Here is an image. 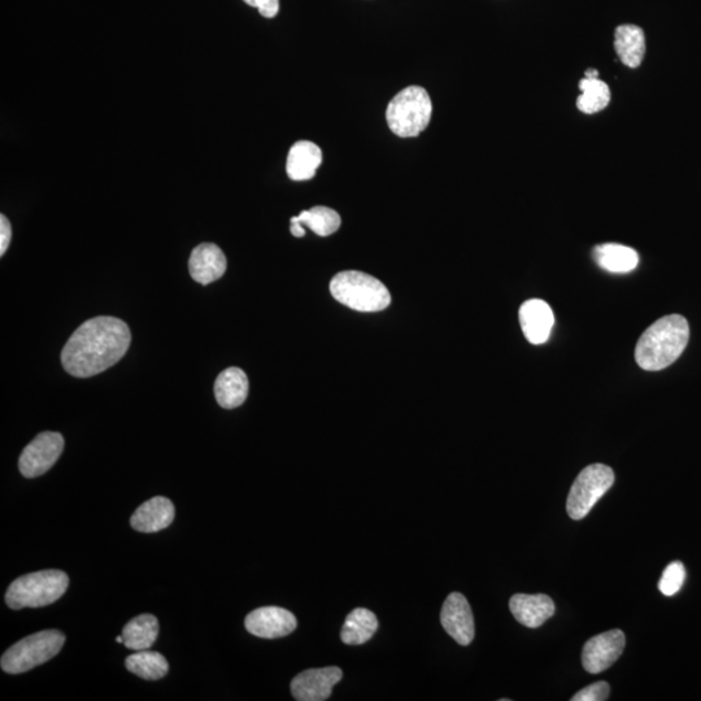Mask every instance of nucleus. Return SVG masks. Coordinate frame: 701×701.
<instances>
[{"instance_id":"nucleus-1","label":"nucleus","mask_w":701,"mask_h":701,"mask_svg":"<svg viewBox=\"0 0 701 701\" xmlns=\"http://www.w3.org/2000/svg\"><path fill=\"white\" fill-rule=\"evenodd\" d=\"M132 342L129 326L116 317L87 320L68 339L63 367L71 376H97L123 359Z\"/></svg>"},{"instance_id":"nucleus-2","label":"nucleus","mask_w":701,"mask_h":701,"mask_svg":"<svg viewBox=\"0 0 701 701\" xmlns=\"http://www.w3.org/2000/svg\"><path fill=\"white\" fill-rule=\"evenodd\" d=\"M690 339V326L681 315L665 316L657 320L639 338L635 347V360L648 372L668 368L686 350Z\"/></svg>"},{"instance_id":"nucleus-3","label":"nucleus","mask_w":701,"mask_h":701,"mask_svg":"<svg viewBox=\"0 0 701 701\" xmlns=\"http://www.w3.org/2000/svg\"><path fill=\"white\" fill-rule=\"evenodd\" d=\"M330 293L343 306L359 312H380L391 303L387 287L376 277L363 272L338 273L330 282Z\"/></svg>"},{"instance_id":"nucleus-4","label":"nucleus","mask_w":701,"mask_h":701,"mask_svg":"<svg viewBox=\"0 0 701 701\" xmlns=\"http://www.w3.org/2000/svg\"><path fill=\"white\" fill-rule=\"evenodd\" d=\"M69 587L62 570L50 569L26 574L8 587L6 603L11 609L41 608L58 602Z\"/></svg>"},{"instance_id":"nucleus-5","label":"nucleus","mask_w":701,"mask_h":701,"mask_svg":"<svg viewBox=\"0 0 701 701\" xmlns=\"http://www.w3.org/2000/svg\"><path fill=\"white\" fill-rule=\"evenodd\" d=\"M433 103L424 87L409 86L400 91L387 106V125L395 136L415 138L428 128Z\"/></svg>"},{"instance_id":"nucleus-6","label":"nucleus","mask_w":701,"mask_h":701,"mask_svg":"<svg viewBox=\"0 0 701 701\" xmlns=\"http://www.w3.org/2000/svg\"><path fill=\"white\" fill-rule=\"evenodd\" d=\"M64 643V634L58 630L39 631L8 648L0 665L8 674L29 672L58 655Z\"/></svg>"},{"instance_id":"nucleus-7","label":"nucleus","mask_w":701,"mask_h":701,"mask_svg":"<svg viewBox=\"0 0 701 701\" xmlns=\"http://www.w3.org/2000/svg\"><path fill=\"white\" fill-rule=\"evenodd\" d=\"M615 483V473L604 464H592L578 474L570 489L566 512L572 520H582L589 515L599 499Z\"/></svg>"},{"instance_id":"nucleus-8","label":"nucleus","mask_w":701,"mask_h":701,"mask_svg":"<svg viewBox=\"0 0 701 701\" xmlns=\"http://www.w3.org/2000/svg\"><path fill=\"white\" fill-rule=\"evenodd\" d=\"M64 450V438L62 434L45 431L37 435L32 442L24 448L20 456L19 469L26 478L43 476L54 467L56 461L62 456Z\"/></svg>"},{"instance_id":"nucleus-9","label":"nucleus","mask_w":701,"mask_h":701,"mask_svg":"<svg viewBox=\"0 0 701 701\" xmlns=\"http://www.w3.org/2000/svg\"><path fill=\"white\" fill-rule=\"evenodd\" d=\"M625 634L621 630L605 631L587 640L582 651V664L586 672L599 674L611 668L625 650Z\"/></svg>"},{"instance_id":"nucleus-10","label":"nucleus","mask_w":701,"mask_h":701,"mask_svg":"<svg viewBox=\"0 0 701 701\" xmlns=\"http://www.w3.org/2000/svg\"><path fill=\"white\" fill-rule=\"evenodd\" d=\"M343 672L338 666L308 669L291 682V692L298 701H324L332 695L333 687L341 681Z\"/></svg>"},{"instance_id":"nucleus-11","label":"nucleus","mask_w":701,"mask_h":701,"mask_svg":"<svg viewBox=\"0 0 701 701\" xmlns=\"http://www.w3.org/2000/svg\"><path fill=\"white\" fill-rule=\"evenodd\" d=\"M441 622L443 629L460 646H469L473 642L476 628H474L472 608L467 598L460 592H452L448 595L443 604Z\"/></svg>"},{"instance_id":"nucleus-12","label":"nucleus","mask_w":701,"mask_h":701,"mask_svg":"<svg viewBox=\"0 0 701 701\" xmlns=\"http://www.w3.org/2000/svg\"><path fill=\"white\" fill-rule=\"evenodd\" d=\"M245 626L248 633L255 637L276 639L293 633L298 621L287 609L263 607L255 609L246 617Z\"/></svg>"},{"instance_id":"nucleus-13","label":"nucleus","mask_w":701,"mask_h":701,"mask_svg":"<svg viewBox=\"0 0 701 701\" xmlns=\"http://www.w3.org/2000/svg\"><path fill=\"white\" fill-rule=\"evenodd\" d=\"M520 324L526 339L533 345H542L550 338L555 316L544 300L530 299L520 308Z\"/></svg>"},{"instance_id":"nucleus-14","label":"nucleus","mask_w":701,"mask_h":701,"mask_svg":"<svg viewBox=\"0 0 701 701\" xmlns=\"http://www.w3.org/2000/svg\"><path fill=\"white\" fill-rule=\"evenodd\" d=\"M226 258L219 246L202 243L191 252L189 260L190 276L203 286L220 280L226 272Z\"/></svg>"},{"instance_id":"nucleus-15","label":"nucleus","mask_w":701,"mask_h":701,"mask_svg":"<svg viewBox=\"0 0 701 701\" xmlns=\"http://www.w3.org/2000/svg\"><path fill=\"white\" fill-rule=\"evenodd\" d=\"M512 615L526 628L537 629L555 615V603L550 596L517 594L509 602Z\"/></svg>"},{"instance_id":"nucleus-16","label":"nucleus","mask_w":701,"mask_h":701,"mask_svg":"<svg viewBox=\"0 0 701 701\" xmlns=\"http://www.w3.org/2000/svg\"><path fill=\"white\" fill-rule=\"evenodd\" d=\"M174 505L171 500L164 496H155L134 512L130 518L133 529L141 533H156V531L167 529L174 520Z\"/></svg>"},{"instance_id":"nucleus-17","label":"nucleus","mask_w":701,"mask_h":701,"mask_svg":"<svg viewBox=\"0 0 701 701\" xmlns=\"http://www.w3.org/2000/svg\"><path fill=\"white\" fill-rule=\"evenodd\" d=\"M322 163V151L311 141L296 142L287 156L286 172L290 180L309 181Z\"/></svg>"},{"instance_id":"nucleus-18","label":"nucleus","mask_w":701,"mask_h":701,"mask_svg":"<svg viewBox=\"0 0 701 701\" xmlns=\"http://www.w3.org/2000/svg\"><path fill=\"white\" fill-rule=\"evenodd\" d=\"M248 378L239 368H228L220 373L215 383V396L222 408L234 409L246 402Z\"/></svg>"},{"instance_id":"nucleus-19","label":"nucleus","mask_w":701,"mask_h":701,"mask_svg":"<svg viewBox=\"0 0 701 701\" xmlns=\"http://www.w3.org/2000/svg\"><path fill=\"white\" fill-rule=\"evenodd\" d=\"M615 50L622 64L638 68L646 55V36L637 25H620L615 32Z\"/></svg>"},{"instance_id":"nucleus-20","label":"nucleus","mask_w":701,"mask_h":701,"mask_svg":"<svg viewBox=\"0 0 701 701\" xmlns=\"http://www.w3.org/2000/svg\"><path fill=\"white\" fill-rule=\"evenodd\" d=\"M594 259L600 268L616 274L633 272L639 264L637 251L617 243H605L595 247Z\"/></svg>"},{"instance_id":"nucleus-21","label":"nucleus","mask_w":701,"mask_h":701,"mask_svg":"<svg viewBox=\"0 0 701 701\" xmlns=\"http://www.w3.org/2000/svg\"><path fill=\"white\" fill-rule=\"evenodd\" d=\"M159 635L158 618L152 615H141L133 618L123 630L124 644L133 651L150 650Z\"/></svg>"},{"instance_id":"nucleus-22","label":"nucleus","mask_w":701,"mask_h":701,"mask_svg":"<svg viewBox=\"0 0 701 701\" xmlns=\"http://www.w3.org/2000/svg\"><path fill=\"white\" fill-rule=\"evenodd\" d=\"M378 629V620L373 612L365 608L354 609L343 625L341 639L350 646H360L373 638Z\"/></svg>"},{"instance_id":"nucleus-23","label":"nucleus","mask_w":701,"mask_h":701,"mask_svg":"<svg viewBox=\"0 0 701 701\" xmlns=\"http://www.w3.org/2000/svg\"><path fill=\"white\" fill-rule=\"evenodd\" d=\"M291 224L307 226L313 233L320 237H329L341 228L342 220L337 211L332 208L317 206L311 210L303 211L300 215L290 220Z\"/></svg>"},{"instance_id":"nucleus-24","label":"nucleus","mask_w":701,"mask_h":701,"mask_svg":"<svg viewBox=\"0 0 701 701\" xmlns=\"http://www.w3.org/2000/svg\"><path fill=\"white\" fill-rule=\"evenodd\" d=\"M129 672L147 681H158L167 676L169 664L161 653L154 651H137L125 661Z\"/></svg>"},{"instance_id":"nucleus-25","label":"nucleus","mask_w":701,"mask_h":701,"mask_svg":"<svg viewBox=\"0 0 701 701\" xmlns=\"http://www.w3.org/2000/svg\"><path fill=\"white\" fill-rule=\"evenodd\" d=\"M581 97L577 99L578 110L586 115H594L603 111L611 102V90L599 78H583L579 82Z\"/></svg>"},{"instance_id":"nucleus-26","label":"nucleus","mask_w":701,"mask_h":701,"mask_svg":"<svg viewBox=\"0 0 701 701\" xmlns=\"http://www.w3.org/2000/svg\"><path fill=\"white\" fill-rule=\"evenodd\" d=\"M686 579L685 565L681 561H673L672 564L666 566L663 577L659 582V590L665 596L676 595L682 589Z\"/></svg>"},{"instance_id":"nucleus-27","label":"nucleus","mask_w":701,"mask_h":701,"mask_svg":"<svg viewBox=\"0 0 701 701\" xmlns=\"http://www.w3.org/2000/svg\"><path fill=\"white\" fill-rule=\"evenodd\" d=\"M611 694V687L607 682H596L585 687L573 696L572 701H604Z\"/></svg>"},{"instance_id":"nucleus-28","label":"nucleus","mask_w":701,"mask_h":701,"mask_svg":"<svg viewBox=\"0 0 701 701\" xmlns=\"http://www.w3.org/2000/svg\"><path fill=\"white\" fill-rule=\"evenodd\" d=\"M248 6L258 8L260 15L273 19L280 12V0H243Z\"/></svg>"},{"instance_id":"nucleus-29","label":"nucleus","mask_w":701,"mask_h":701,"mask_svg":"<svg viewBox=\"0 0 701 701\" xmlns=\"http://www.w3.org/2000/svg\"><path fill=\"white\" fill-rule=\"evenodd\" d=\"M12 239L11 222L6 216H0V255L6 254Z\"/></svg>"},{"instance_id":"nucleus-30","label":"nucleus","mask_w":701,"mask_h":701,"mask_svg":"<svg viewBox=\"0 0 701 701\" xmlns=\"http://www.w3.org/2000/svg\"><path fill=\"white\" fill-rule=\"evenodd\" d=\"M290 230L291 234H293L296 238H303L304 235H306V229H304L303 226L299 224H291Z\"/></svg>"},{"instance_id":"nucleus-31","label":"nucleus","mask_w":701,"mask_h":701,"mask_svg":"<svg viewBox=\"0 0 701 701\" xmlns=\"http://www.w3.org/2000/svg\"><path fill=\"white\" fill-rule=\"evenodd\" d=\"M585 77L586 78H599V74H598V71H595V69H589V71H587L585 73Z\"/></svg>"},{"instance_id":"nucleus-32","label":"nucleus","mask_w":701,"mask_h":701,"mask_svg":"<svg viewBox=\"0 0 701 701\" xmlns=\"http://www.w3.org/2000/svg\"><path fill=\"white\" fill-rule=\"evenodd\" d=\"M116 642H117V643L124 644V637H123V635H120V637H117V638H116Z\"/></svg>"}]
</instances>
